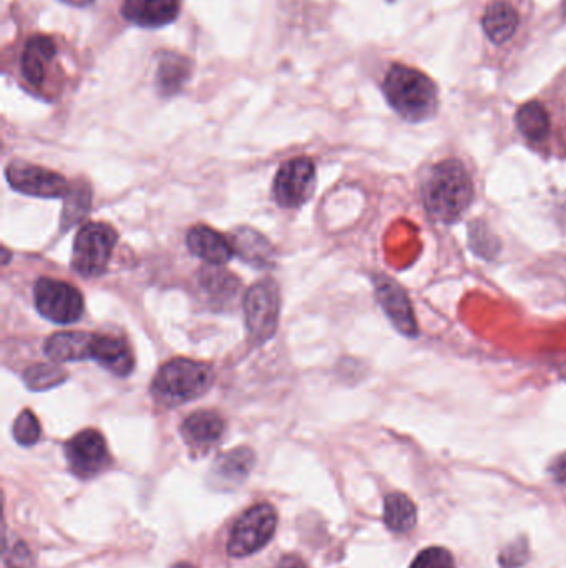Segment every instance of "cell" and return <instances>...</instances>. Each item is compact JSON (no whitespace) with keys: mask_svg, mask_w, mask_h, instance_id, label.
Segmentation results:
<instances>
[{"mask_svg":"<svg viewBox=\"0 0 566 568\" xmlns=\"http://www.w3.org/2000/svg\"><path fill=\"white\" fill-rule=\"evenodd\" d=\"M382 90L389 106L408 122L430 119L439 106L436 82L424 72L402 63H394L389 69Z\"/></svg>","mask_w":566,"mask_h":568,"instance_id":"1","label":"cell"},{"mask_svg":"<svg viewBox=\"0 0 566 568\" xmlns=\"http://www.w3.org/2000/svg\"><path fill=\"white\" fill-rule=\"evenodd\" d=\"M424 203L436 220L452 223L474 200V183L458 160H445L430 170L423 188Z\"/></svg>","mask_w":566,"mask_h":568,"instance_id":"2","label":"cell"},{"mask_svg":"<svg viewBox=\"0 0 566 568\" xmlns=\"http://www.w3.org/2000/svg\"><path fill=\"white\" fill-rule=\"evenodd\" d=\"M215 381V372L206 362L176 358L163 365L152 383V396L165 407L181 406L203 396Z\"/></svg>","mask_w":566,"mask_h":568,"instance_id":"3","label":"cell"},{"mask_svg":"<svg viewBox=\"0 0 566 568\" xmlns=\"http://www.w3.org/2000/svg\"><path fill=\"white\" fill-rule=\"evenodd\" d=\"M115 230L106 223L90 221L78 230L74 239L72 268L84 277H97L105 273L115 249Z\"/></svg>","mask_w":566,"mask_h":568,"instance_id":"4","label":"cell"},{"mask_svg":"<svg viewBox=\"0 0 566 568\" xmlns=\"http://www.w3.org/2000/svg\"><path fill=\"white\" fill-rule=\"evenodd\" d=\"M244 321L254 344H264L278 331L281 314L279 286L272 277L257 281L248 289L243 301Z\"/></svg>","mask_w":566,"mask_h":568,"instance_id":"5","label":"cell"},{"mask_svg":"<svg viewBox=\"0 0 566 568\" xmlns=\"http://www.w3.org/2000/svg\"><path fill=\"white\" fill-rule=\"evenodd\" d=\"M278 514L269 504L254 505L232 527L228 552L231 557H248L266 547L275 536Z\"/></svg>","mask_w":566,"mask_h":568,"instance_id":"6","label":"cell"},{"mask_svg":"<svg viewBox=\"0 0 566 568\" xmlns=\"http://www.w3.org/2000/svg\"><path fill=\"white\" fill-rule=\"evenodd\" d=\"M37 311L55 324H72L84 316V296L72 284L40 277L34 288Z\"/></svg>","mask_w":566,"mask_h":568,"instance_id":"7","label":"cell"},{"mask_svg":"<svg viewBox=\"0 0 566 568\" xmlns=\"http://www.w3.org/2000/svg\"><path fill=\"white\" fill-rule=\"evenodd\" d=\"M316 166L310 157H295L282 163L273 182V198L278 207L300 208L313 197Z\"/></svg>","mask_w":566,"mask_h":568,"instance_id":"8","label":"cell"},{"mask_svg":"<svg viewBox=\"0 0 566 568\" xmlns=\"http://www.w3.org/2000/svg\"><path fill=\"white\" fill-rule=\"evenodd\" d=\"M65 457L72 472L80 479L97 478L109 467L105 437L96 429H85L65 444Z\"/></svg>","mask_w":566,"mask_h":568,"instance_id":"9","label":"cell"},{"mask_svg":"<svg viewBox=\"0 0 566 568\" xmlns=\"http://www.w3.org/2000/svg\"><path fill=\"white\" fill-rule=\"evenodd\" d=\"M5 178L18 194L37 198H65L72 185L52 170L22 162H12L5 170Z\"/></svg>","mask_w":566,"mask_h":568,"instance_id":"10","label":"cell"},{"mask_svg":"<svg viewBox=\"0 0 566 568\" xmlns=\"http://www.w3.org/2000/svg\"><path fill=\"white\" fill-rule=\"evenodd\" d=\"M376 296L380 308L386 312L387 318L392 321L395 328L405 336H417V323H415L414 312H412L411 301L404 289L395 281L387 276H376Z\"/></svg>","mask_w":566,"mask_h":568,"instance_id":"11","label":"cell"},{"mask_svg":"<svg viewBox=\"0 0 566 568\" xmlns=\"http://www.w3.org/2000/svg\"><path fill=\"white\" fill-rule=\"evenodd\" d=\"M97 334L87 331H62L46 341L47 358L56 365L92 359Z\"/></svg>","mask_w":566,"mask_h":568,"instance_id":"12","label":"cell"},{"mask_svg":"<svg viewBox=\"0 0 566 568\" xmlns=\"http://www.w3.org/2000/svg\"><path fill=\"white\" fill-rule=\"evenodd\" d=\"M187 245L194 257L201 258L212 267H223L235 257V245L225 235L210 229L198 225L188 232Z\"/></svg>","mask_w":566,"mask_h":568,"instance_id":"13","label":"cell"},{"mask_svg":"<svg viewBox=\"0 0 566 568\" xmlns=\"http://www.w3.org/2000/svg\"><path fill=\"white\" fill-rule=\"evenodd\" d=\"M225 428V419L215 410H197L185 419L181 435L191 449L206 453L222 439Z\"/></svg>","mask_w":566,"mask_h":568,"instance_id":"14","label":"cell"},{"mask_svg":"<svg viewBox=\"0 0 566 568\" xmlns=\"http://www.w3.org/2000/svg\"><path fill=\"white\" fill-rule=\"evenodd\" d=\"M92 361L118 378H127L135 369V356L128 341L110 334H97Z\"/></svg>","mask_w":566,"mask_h":568,"instance_id":"15","label":"cell"},{"mask_svg":"<svg viewBox=\"0 0 566 568\" xmlns=\"http://www.w3.org/2000/svg\"><path fill=\"white\" fill-rule=\"evenodd\" d=\"M254 466V454L248 447L232 449L219 456L210 472L213 487L231 491L247 481Z\"/></svg>","mask_w":566,"mask_h":568,"instance_id":"16","label":"cell"},{"mask_svg":"<svg viewBox=\"0 0 566 568\" xmlns=\"http://www.w3.org/2000/svg\"><path fill=\"white\" fill-rule=\"evenodd\" d=\"M180 0H125L122 14L140 27H162L175 21Z\"/></svg>","mask_w":566,"mask_h":568,"instance_id":"17","label":"cell"},{"mask_svg":"<svg viewBox=\"0 0 566 568\" xmlns=\"http://www.w3.org/2000/svg\"><path fill=\"white\" fill-rule=\"evenodd\" d=\"M55 44L50 37L34 36L25 44L22 55V75L33 87L40 88L46 82L47 71L55 59Z\"/></svg>","mask_w":566,"mask_h":568,"instance_id":"18","label":"cell"},{"mask_svg":"<svg viewBox=\"0 0 566 568\" xmlns=\"http://www.w3.org/2000/svg\"><path fill=\"white\" fill-rule=\"evenodd\" d=\"M518 25H520V15L506 0H493L483 12V32L496 46L511 42L517 34Z\"/></svg>","mask_w":566,"mask_h":568,"instance_id":"19","label":"cell"},{"mask_svg":"<svg viewBox=\"0 0 566 568\" xmlns=\"http://www.w3.org/2000/svg\"><path fill=\"white\" fill-rule=\"evenodd\" d=\"M198 288L204 296L207 305L213 308L228 306L238 296L241 289V281L226 271L215 268H203L198 274Z\"/></svg>","mask_w":566,"mask_h":568,"instance_id":"20","label":"cell"},{"mask_svg":"<svg viewBox=\"0 0 566 568\" xmlns=\"http://www.w3.org/2000/svg\"><path fill=\"white\" fill-rule=\"evenodd\" d=\"M191 65L187 57L180 53H163L156 69V88L165 97L178 94L190 78Z\"/></svg>","mask_w":566,"mask_h":568,"instance_id":"21","label":"cell"},{"mask_svg":"<svg viewBox=\"0 0 566 568\" xmlns=\"http://www.w3.org/2000/svg\"><path fill=\"white\" fill-rule=\"evenodd\" d=\"M235 251L243 258L247 263L256 268L272 267L275 260V249L256 230L241 229L232 235Z\"/></svg>","mask_w":566,"mask_h":568,"instance_id":"22","label":"cell"},{"mask_svg":"<svg viewBox=\"0 0 566 568\" xmlns=\"http://www.w3.org/2000/svg\"><path fill=\"white\" fill-rule=\"evenodd\" d=\"M518 131L531 144H540L545 140L550 134V115L546 107L539 100L524 103L518 109L517 116Z\"/></svg>","mask_w":566,"mask_h":568,"instance_id":"23","label":"cell"},{"mask_svg":"<svg viewBox=\"0 0 566 568\" xmlns=\"http://www.w3.org/2000/svg\"><path fill=\"white\" fill-rule=\"evenodd\" d=\"M383 522L392 532L405 533L414 529L417 523V509L414 502L399 492L387 495L383 502Z\"/></svg>","mask_w":566,"mask_h":568,"instance_id":"24","label":"cell"},{"mask_svg":"<svg viewBox=\"0 0 566 568\" xmlns=\"http://www.w3.org/2000/svg\"><path fill=\"white\" fill-rule=\"evenodd\" d=\"M64 211H62V230L72 229L75 223L87 214L92 203V192L88 188L87 183H72L68 194L65 195Z\"/></svg>","mask_w":566,"mask_h":568,"instance_id":"25","label":"cell"},{"mask_svg":"<svg viewBox=\"0 0 566 568\" xmlns=\"http://www.w3.org/2000/svg\"><path fill=\"white\" fill-rule=\"evenodd\" d=\"M65 379H67V372L56 362L36 365L24 372L25 386L30 391L52 390V387L61 386Z\"/></svg>","mask_w":566,"mask_h":568,"instance_id":"26","label":"cell"},{"mask_svg":"<svg viewBox=\"0 0 566 568\" xmlns=\"http://www.w3.org/2000/svg\"><path fill=\"white\" fill-rule=\"evenodd\" d=\"M40 434H42V428H40L39 419L36 418L33 410H22L14 422V439L17 444L24 447L36 446Z\"/></svg>","mask_w":566,"mask_h":568,"instance_id":"27","label":"cell"},{"mask_svg":"<svg viewBox=\"0 0 566 568\" xmlns=\"http://www.w3.org/2000/svg\"><path fill=\"white\" fill-rule=\"evenodd\" d=\"M470 246L477 255L489 258V260L495 257L500 248L495 236L490 233L482 221H475L474 225H470Z\"/></svg>","mask_w":566,"mask_h":568,"instance_id":"28","label":"cell"},{"mask_svg":"<svg viewBox=\"0 0 566 568\" xmlns=\"http://www.w3.org/2000/svg\"><path fill=\"white\" fill-rule=\"evenodd\" d=\"M411 568H455V561L446 548L430 547L415 557Z\"/></svg>","mask_w":566,"mask_h":568,"instance_id":"29","label":"cell"},{"mask_svg":"<svg viewBox=\"0 0 566 568\" xmlns=\"http://www.w3.org/2000/svg\"><path fill=\"white\" fill-rule=\"evenodd\" d=\"M503 567L514 568L527 560V544H512L502 554Z\"/></svg>","mask_w":566,"mask_h":568,"instance_id":"30","label":"cell"},{"mask_svg":"<svg viewBox=\"0 0 566 568\" xmlns=\"http://www.w3.org/2000/svg\"><path fill=\"white\" fill-rule=\"evenodd\" d=\"M550 472H552L553 479H555L556 482L566 484V453L556 457L555 462L550 467Z\"/></svg>","mask_w":566,"mask_h":568,"instance_id":"31","label":"cell"},{"mask_svg":"<svg viewBox=\"0 0 566 568\" xmlns=\"http://www.w3.org/2000/svg\"><path fill=\"white\" fill-rule=\"evenodd\" d=\"M276 568H307V567L298 557H286V558H282L281 561H279V565Z\"/></svg>","mask_w":566,"mask_h":568,"instance_id":"32","label":"cell"},{"mask_svg":"<svg viewBox=\"0 0 566 568\" xmlns=\"http://www.w3.org/2000/svg\"><path fill=\"white\" fill-rule=\"evenodd\" d=\"M62 2L72 5V8H87V5L93 4L96 0H62Z\"/></svg>","mask_w":566,"mask_h":568,"instance_id":"33","label":"cell"},{"mask_svg":"<svg viewBox=\"0 0 566 568\" xmlns=\"http://www.w3.org/2000/svg\"><path fill=\"white\" fill-rule=\"evenodd\" d=\"M173 568H197L194 565L188 564V561H180V564H176Z\"/></svg>","mask_w":566,"mask_h":568,"instance_id":"34","label":"cell"},{"mask_svg":"<svg viewBox=\"0 0 566 568\" xmlns=\"http://www.w3.org/2000/svg\"><path fill=\"white\" fill-rule=\"evenodd\" d=\"M563 14H565V17H566V0H565V2H563Z\"/></svg>","mask_w":566,"mask_h":568,"instance_id":"35","label":"cell"},{"mask_svg":"<svg viewBox=\"0 0 566 568\" xmlns=\"http://www.w3.org/2000/svg\"><path fill=\"white\" fill-rule=\"evenodd\" d=\"M15 568V567H14Z\"/></svg>","mask_w":566,"mask_h":568,"instance_id":"36","label":"cell"}]
</instances>
